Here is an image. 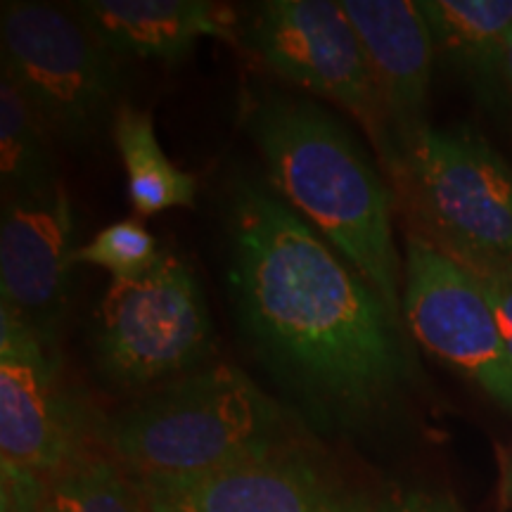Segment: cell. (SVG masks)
Masks as SVG:
<instances>
[{"label": "cell", "instance_id": "2", "mask_svg": "<svg viewBox=\"0 0 512 512\" xmlns=\"http://www.w3.org/2000/svg\"><path fill=\"white\" fill-rule=\"evenodd\" d=\"M273 188L401 318L392 192L354 136L311 102L268 98L247 121Z\"/></svg>", "mask_w": 512, "mask_h": 512}, {"label": "cell", "instance_id": "15", "mask_svg": "<svg viewBox=\"0 0 512 512\" xmlns=\"http://www.w3.org/2000/svg\"><path fill=\"white\" fill-rule=\"evenodd\" d=\"M114 143L124 159L128 200L138 216L176 207H195L197 178L164 155L150 112L121 105L114 117Z\"/></svg>", "mask_w": 512, "mask_h": 512}, {"label": "cell", "instance_id": "1", "mask_svg": "<svg viewBox=\"0 0 512 512\" xmlns=\"http://www.w3.org/2000/svg\"><path fill=\"white\" fill-rule=\"evenodd\" d=\"M228 283L256 354L320 418H373L408 380L401 318L290 204L252 183L230 202Z\"/></svg>", "mask_w": 512, "mask_h": 512}, {"label": "cell", "instance_id": "6", "mask_svg": "<svg viewBox=\"0 0 512 512\" xmlns=\"http://www.w3.org/2000/svg\"><path fill=\"white\" fill-rule=\"evenodd\" d=\"M102 373L126 387L190 375L211 354L214 332L195 273L171 254L138 280H112L98 309Z\"/></svg>", "mask_w": 512, "mask_h": 512}, {"label": "cell", "instance_id": "3", "mask_svg": "<svg viewBox=\"0 0 512 512\" xmlns=\"http://www.w3.org/2000/svg\"><path fill=\"white\" fill-rule=\"evenodd\" d=\"M107 453L133 477H190L280 451L283 415L240 368L183 375L100 427Z\"/></svg>", "mask_w": 512, "mask_h": 512}, {"label": "cell", "instance_id": "17", "mask_svg": "<svg viewBox=\"0 0 512 512\" xmlns=\"http://www.w3.org/2000/svg\"><path fill=\"white\" fill-rule=\"evenodd\" d=\"M31 512H150L136 479L110 453L86 448L43 484Z\"/></svg>", "mask_w": 512, "mask_h": 512}, {"label": "cell", "instance_id": "20", "mask_svg": "<svg viewBox=\"0 0 512 512\" xmlns=\"http://www.w3.org/2000/svg\"><path fill=\"white\" fill-rule=\"evenodd\" d=\"M375 512H463L460 505L448 494H432V491H399L382 501Z\"/></svg>", "mask_w": 512, "mask_h": 512}, {"label": "cell", "instance_id": "16", "mask_svg": "<svg viewBox=\"0 0 512 512\" xmlns=\"http://www.w3.org/2000/svg\"><path fill=\"white\" fill-rule=\"evenodd\" d=\"M48 126L34 105L3 74L0 79V181L5 200H29L55 190V157Z\"/></svg>", "mask_w": 512, "mask_h": 512}, {"label": "cell", "instance_id": "8", "mask_svg": "<svg viewBox=\"0 0 512 512\" xmlns=\"http://www.w3.org/2000/svg\"><path fill=\"white\" fill-rule=\"evenodd\" d=\"M401 311L432 356L477 382L512 413V361L482 280L432 242H406Z\"/></svg>", "mask_w": 512, "mask_h": 512}, {"label": "cell", "instance_id": "14", "mask_svg": "<svg viewBox=\"0 0 512 512\" xmlns=\"http://www.w3.org/2000/svg\"><path fill=\"white\" fill-rule=\"evenodd\" d=\"M434 57L456 72L484 107L505 102L512 0H420Z\"/></svg>", "mask_w": 512, "mask_h": 512}, {"label": "cell", "instance_id": "13", "mask_svg": "<svg viewBox=\"0 0 512 512\" xmlns=\"http://www.w3.org/2000/svg\"><path fill=\"white\" fill-rule=\"evenodd\" d=\"M74 12L117 60L181 62L200 38L235 34L230 8L207 0H83Z\"/></svg>", "mask_w": 512, "mask_h": 512}, {"label": "cell", "instance_id": "9", "mask_svg": "<svg viewBox=\"0 0 512 512\" xmlns=\"http://www.w3.org/2000/svg\"><path fill=\"white\" fill-rule=\"evenodd\" d=\"M81 451L83 427L57 380L53 349L0 311V472L43 484Z\"/></svg>", "mask_w": 512, "mask_h": 512}, {"label": "cell", "instance_id": "18", "mask_svg": "<svg viewBox=\"0 0 512 512\" xmlns=\"http://www.w3.org/2000/svg\"><path fill=\"white\" fill-rule=\"evenodd\" d=\"M157 242L138 219H124L100 230L86 247L76 249V264H93L114 280H138L159 264Z\"/></svg>", "mask_w": 512, "mask_h": 512}, {"label": "cell", "instance_id": "4", "mask_svg": "<svg viewBox=\"0 0 512 512\" xmlns=\"http://www.w3.org/2000/svg\"><path fill=\"white\" fill-rule=\"evenodd\" d=\"M415 221L465 268L512 264V164L470 126H427L389 169Z\"/></svg>", "mask_w": 512, "mask_h": 512}, {"label": "cell", "instance_id": "23", "mask_svg": "<svg viewBox=\"0 0 512 512\" xmlns=\"http://www.w3.org/2000/svg\"><path fill=\"white\" fill-rule=\"evenodd\" d=\"M505 482H508V489L512 491V458H510V467H508V479H505Z\"/></svg>", "mask_w": 512, "mask_h": 512}, {"label": "cell", "instance_id": "21", "mask_svg": "<svg viewBox=\"0 0 512 512\" xmlns=\"http://www.w3.org/2000/svg\"><path fill=\"white\" fill-rule=\"evenodd\" d=\"M505 105H508L512 119V36L508 46V60H505Z\"/></svg>", "mask_w": 512, "mask_h": 512}, {"label": "cell", "instance_id": "22", "mask_svg": "<svg viewBox=\"0 0 512 512\" xmlns=\"http://www.w3.org/2000/svg\"><path fill=\"white\" fill-rule=\"evenodd\" d=\"M0 512H19L15 508V503L10 501V496L5 494V491H0Z\"/></svg>", "mask_w": 512, "mask_h": 512}, {"label": "cell", "instance_id": "11", "mask_svg": "<svg viewBox=\"0 0 512 512\" xmlns=\"http://www.w3.org/2000/svg\"><path fill=\"white\" fill-rule=\"evenodd\" d=\"M74 254L72 202L62 183L41 197L3 202L0 311L53 351L69 302Z\"/></svg>", "mask_w": 512, "mask_h": 512}, {"label": "cell", "instance_id": "5", "mask_svg": "<svg viewBox=\"0 0 512 512\" xmlns=\"http://www.w3.org/2000/svg\"><path fill=\"white\" fill-rule=\"evenodd\" d=\"M3 74L24 93L48 131L86 143L117 98V57L74 8L10 0L0 10Z\"/></svg>", "mask_w": 512, "mask_h": 512}, {"label": "cell", "instance_id": "10", "mask_svg": "<svg viewBox=\"0 0 512 512\" xmlns=\"http://www.w3.org/2000/svg\"><path fill=\"white\" fill-rule=\"evenodd\" d=\"M133 479L150 512H375L287 446L204 475Z\"/></svg>", "mask_w": 512, "mask_h": 512}, {"label": "cell", "instance_id": "19", "mask_svg": "<svg viewBox=\"0 0 512 512\" xmlns=\"http://www.w3.org/2000/svg\"><path fill=\"white\" fill-rule=\"evenodd\" d=\"M482 280L486 297L494 306L498 330L512 361V264H491L470 268Z\"/></svg>", "mask_w": 512, "mask_h": 512}, {"label": "cell", "instance_id": "12", "mask_svg": "<svg viewBox=\"0 0 512 512\" xmlns=\"http://www.w3.org/2000/svg\"><path fill=\"white\" fill-rule=\"evenodd\" d=\"M373 69L396 157L425 131L434 43L420 3L413 0H342Z\"/></svg>", "mask_w": 512, "mask_h": 512}, {"label": "cell", "instance_id": "7", "mask_svg": "<svg viewBox=\"0 0 512 512\" xmlns=\"http://www.w3.org/2000/svg\"><path fill=\"white\" fill-rule=\"evenodd\" d=\"M242 38L285 81L344 107L368 133L384 164L394 150L373 69L337 0H268L249 15Z\"/></svg>", "mask_w": 512, "mask_h": 512}]
</instances>
